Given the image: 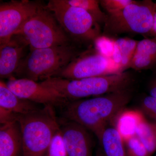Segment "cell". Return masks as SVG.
Wrapping results in <instances>:
<instances>
[{"label":"cell","mask_w":156,"mask_h":156,"mask_svg":"<svg viewBox=\"0 0 156 156\" xmlns=\"http://www.w3.org/2000/svg\"><path fill=\"white\" fill-rule=\"evenodd\" d=\"M132 97V89H130L70 101L64 107L65 118L92 131L98 139L108 123L125 109Z\"/></svg>","instance_id":"6da1fadb"},{"label":"cell","mask_w":156,"mask_h":156,"mask_svg":"<svg viewBox=\"0 0 156 156\" xmlns=\"http://www.w3.org/2000/svg\"><path fill=\"white\" fill-rule=\"evenodd\" d=\"M89 48L72 43L30 50L20 62L14 77L35 82L53 77Z\"/></svg>","instance_id":"7a4b0ae2"},{"label":"cell","mask_w":156,"mask_h":156,"mask_svg":"<svg viewBox=\"0 0 156 156\" xmlns=\"http://www.w3.org/2000/svg\"><path fill=\"white\" fill-rule=\"evenodd\" d=\"M22 137V156H44L50 142L60 128L54 107L50 105L17 120Z\"/></svg>","instance_id":"3957f363"},{"label":"cell","mask_w":156,"mask_h":156,"mask_svg":"<svg viewBox=\"0 0 156 156\" xmlns=\"http://www.w3.org/2000/svg\"><path fill=\"white\" fill-rule=\"evenodd\" d=\"M46 6L68 35L78 44L90 48L102 36L101 26L84 9L70 6L64 0H50Z\"/></svg>","instance_id":"277c9868"},{"label":"cell","mask_w":156,"mask_h":156,"mask_svg":"<svg viewBox=\"0 0 156 156\" xmlns=\"http://www.w3.org/2000/svg\"><path fill=\"white\" fill-rule=\"evenodd\" d=\"M155 4L150 0L135 1L119 12L107 14L102 36L113 39L124 34L149 35L153 25Z\"/></svg>","instance_id":"5b68a950"},{"label":"cell","mask_w":156,"mask_h":156,"mask_svg":"<svg viewBox=\"0 0 156 156\" xmlns=\"http://www.w3.org/2000/svg\"><path fill=\"white\" fill-rule=\"evenodd\" d=\"M15 35L22 37L29 46L30 50L75 43L44 5Z\"/></svg>","instance_id":"8992f818"},{"label":"cell","mask_w":156,"mask_h":156,"mask_svg":"<svg viewBox=\"0 0 156 156\" xmlns=\"http://www.w3.org/2000/svg\"><path fill=\"white\" fill-rule=\"evenodd\" d=\"M92 47L75 58L53 77L79 80L119 73L111 58Z\"/></svg>","instance_id":"52a82bcc"},{"label":"cell","mask_w":156,"mask_h":156,"mask_svg":"<svg viewBox=\"0 0 156 156\" xmlns=\"http://www.w3.org/2000/svg\"><path fill=\"white\" fill-rule=\"evenodd\" d=\"M43 5L40 2L12 1L0 4V48L7 44Z\"/></svg>","instance_id":"ba28073f"},{"label":"cell","mask_w":156,"mask_h":156,"mask_svg":"<svg viewBox=\"0 0 156 156\" xmlns=\"http://www.w3.org/2000/svg\"><path fill=\"white\" fill-rule=\"evenodd\" d=\"M6 83L18 97L37 104L64 108L70 101L54 89L31 80L13 77Z\"/></svg>","instance_id":"9c48e42d"},{"label":"cell","mask_w":156,"mask_h":156,"mask_svg":"<svg viewBox=\"0 0 156 156\" xmlns=\"http://www.w3.org/2000/svg\"><path fill=\"white\" fill-rule=\"evenodd\" d=\"M60 128L68 156H92V140L89 130L78 123L66 121Z\"/></svg>","instance_id":"30bf717a"},{"label":"cell","mask_w":156,"mask_h":156,"mask_svg":"<svg viewBox=\"0 0 156 156\" xmlns=\"http://www.w3.org/2000/svg\"><path fill=\"white\" fill-rule=\"evenodd\" d=\"M29 46L19 35H14L7 44L0 48V77H14L23 59L27 55Z\"/></svg>","instance_id":"8fae6325"},{"label":"cell","mask_w":156,"mask_h":156,"mask_svg":"<svg viewBox=\"0 0 156 156\" xmlns=\"http://www.w3.org/2000/svg\"><path fill=\"white\" fill-rule=\"evenodd\" d=\"M22 146L21 131L17 121L1 125L0 156H19Z\"/></svg>","instance_id":"7c38bea8"},{"label":"cell","mask_w":156,"mask_h":156,"mask_svg":"<svg viewBox=\"0 0 156 156\" xmlns=\"http://www.w3.org/2000/svg\"><path fill=\"white\" fill-rule=\"evenodd\" d=\"M0 107L20 115H27L38 110V104L18 97L4 81L0 82Z\"/></svg>","instance_id":"4fadbf2b"},{"label":"cell","mask_w":156,"mask_h":156,"mask_svg":"<svg viewBox=\"0 0 156 156\" xmlns=\"http://www.w3.org/2000/svg\"><path fill=\"white\" fill-rule=\"evenodd\" d=\"M156 66V37L139 41L128 69L140 70Z\"/></svg>","instance_id":"5bb4252c"},{"label":"cell","mask_w":156,"mask_h":156,"mask_svg":"<svg viewBox=\"0 0 156 156\" xmlns=\"http://www.w3.org/2000/svg\"><path fill=\"white\" fill-rule=\"evenodd\" d=\"M145 120L142 113L139 111L124 109L113 120V126L124 141L136 135L137 128Z\"/></svg>","instance_id":"9a60e30c"},{"label":"cell","mask_w":156,"mask_h":156,"mask_svg":"<svg viewBox=\"0 0 156 156\" xmlns=\"http://www.w3.org/2000/svg\"><path fill=\"white\" fill-rule=\"evenodd\" d=\"M138 41L128 38L114 40V48L111 58L119 73L128 69Z\"/></svg>","instance_id":"2e32d148"},{"label":"cell","mask_w":156,"mask_h":156,"mask_svg":"<svg viewBox=\"0 0 156 156\" xmlns=\"http://www.w3.org/2000/svg\"><path fill=\"white\" fill-rule=\"evenodd\" d=\"M105 156H127L122 138L114 126H108L98 138Z\"/></svg>","instance_id":"e0dca14e"},{"label":"cell","mask_w":156,"mask_h":156,"mask_svg":"<svg viewBox=\"0 0 156 156\" xmlns=\"http://www.w3.org/2000/svg\"><path fill=\"white\" fill-rule=\"evenodd\" d=\"M136 136L145 146L151 156L156 152V122L145 120L137 128Z\"/></svg>","instance_id":"ac0fdd59"},{"label":"cell","mask_w":156,"mask_h":156,"mask_svg":"<svg viewBox=\"0 0 156 156\" xmlns=\"http://www.w3.org/2000/svg\"><path fill=\"white\" fill-rule=\"evenodd\" d=\"M64 1L70 6L84 9L94 18L101 26H103L106 20L107 14L101 9L98 0H64Z\"/></svg>","instance_id":"d6986e66"},{"label":"cell","mask_w":156,"mask_h":156,"mask_svg":"<svg viewBox=\"0 0 156 156\" xmlns=\"http://www.w3.org/2000/svg\"><path fill=\"white\" fill-rule=\"evenodd\" d=\"M124 142L127 156H151L136 135Z\"/></svg>","instance_id":"ffe728a7"},{"label":"cell","mask_w":156,"mask_h":156,"mask_svg":"<svg viewBox=\"0 0 156 156\" xmlns=\"http://www.w3.org/2000/svg\"><path fill=\"white\" fill-rule=\"evenodd\" d=\"M44 156H68L60 128L53 136Z\"/></svg>","instance_id":"44dd1931"},{"label":"cell","mask_w":156,"mask_h":156,"mask_svg":"<svg viewBox=\"0 0 156 156\" xmlns=\"http://www.w3.org/2000/svg\"><path fill=\"white\" fill-rule=\"evenodd\" d=\"M135 2L133 0H99L100 5L106 11V14L119 12Z\"/></svg>","instance_id":"7402d4cb"},{"label":"cell","mask_w":156,"mask_h":156,"mask_svg":"<svg viewBox=\"0 0 156 156\" xmlns=\"http://www.w3.org/2000/svg\"><path fill=\"white\" fill-rule=\"evenodd\" d=\"M141 107L144 112L156 122V98L146 96L142 101Z\"/></svg>","instance_id":"603a6c76"},{"label":"cell","mask_w":156,"mask_h":156,"mask_svg":"<svg viewBox=\"0 0 156 156\" xmlns=\"http://www.w3.org/2000/svg\"><path fill=\"white\" fill-rule=\"evenodd\" d=\"M19 115L9 110L0 107V122L1 125L17 121Z\"/></svg>","instance_id":"cb8c5ba5"},{"label":"cell","mask_w":156,"mask_h":156,"mask_svg":"<svg viewBox=\"0 0 156 156\" xmlns=\"http://www.w3.org/2000/svg\"><path fill=\"white\" fill-rule=\"evenodd\" d=\"M148 90L150 95L156 98V76L150 83Z\"/></svg>","instance_id":"d4e9b609"},{"label":"cell","mask_w":156,"mask_h":156,"mask_svg":"<svg viewBox=\"0 0 156 156\" xmlns=\"http://www.w3.org/2000/svg\"><path fill=\"white\" fill-rule=\"evenodd\" d=\"M149 35L151 36L156 37V3L155 4L154 11V14L153 25L150 33Z\"/></svg>","instance_id":"484cf974"},{"label":"cell","mask_w":156,"mask_h":156,"mask_svg":"<svg viewBox=\"0 0 156 156\" xmlns=\"http://www.w3.org/2000/svg\"><path fill=\"white\" fill-rule=\"evenodd\" d=\"M95 156H105L101 147H98V148Z\"/></svg>","instance_id":"4316f807"},{"label":"cell","mask_w":156,"mask_h":156,"mask_svg":"<svg viewBox=\"0 0 156 156\" xmlns=\"http://www.w3.org/2000/svg\"><path fill=\"white\" fill-rule=\"evenodd\" d=\"M153 156H156V152H155V153L154 154V155Z\"/></svg>","instance_id":"83f0119b"}]
</instances>
